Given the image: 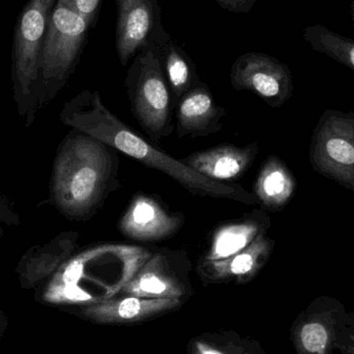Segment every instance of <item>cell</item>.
Wrapping results in <instances>:
<instances>
[{
	"label": "cell",
	"instance_id": "d4e9b609",
	"mask_svg": "<svg viewBox=\"0 0 354 354\" xmlns=\"http://www.w3.org/2000/svg\"><path fill=\"white\" fill-rule=\"evenodd\" d=\"M353 23H354V21H353Z\"/></svg>",
	"mask_w": 354,
	"mask_h": 354
},
{
	"label": "cell",
	"instance_id": "5bb4252c",
	"mask_svg": "<svg viewBox=\"0 0 354 354\" xmlns=\"http://www.w3.org/2000/svg\"><path fill=\"white\" fill-rule=\"evenodd\" d=\"M274 245V239L268 234L262 235L249 247L230 257L216 261L203 260L202 270L214 278H249L268 262Z\"/></svg>",
	"mask_w": 354,
	"mask_h": 354
},
{
	"label": "cell",
	"instance_id": "8992f818",
	"mask_svg": "<svg viewBox=\"0 0 354 354\" xmlns=\"http://www.w3.org/2000/svg\"><path fill=\"white\" fill-rule=\"evenodd\" d=\"M310 162L314 171L354 192V112L322 113L312 133Z\"/></svg>",
	"mask_w": 354,
	"mask_h": 354
},
{
	"label": "cell",
	"instance_id": "ffe728a7",
	"mask_svg": "<svg viewBox=\"0 0 354 354\" xmlns=\"http://www.w3.org/2000/svg\"><path fill=\"white\" fill-rule=\"evenodd\" d=\"M142 306L143 304L138 299L129 297L118 305V314L124 319H132L138 315L139 312L142 309Z\"/></svg>",
	"mask_w": 354,
	"mask_h": 354
},
{
	"label": "cell",
	"instance_id": "9a60e30c",
	"mask_svg": "<svg viewBox=\"0 0 354 354\" xmlns=\"http://www.w3.org/2000/svg\"><path fill=\"white\" fill-rule=\"evenodd\" d=\"M159 49L166 80L176 100V106L179 100L201 81L198 79L191 58L172 41L171 37L160 46Z\"/></svg>",
	"mask_w": 354,
	"mask_h": 354
},
{
	"label": "cell",
	"instance_id": "ac0fdd59",
	"mask_svg": "<svg viewBox=\"0 0 354 354\" xmlns=\"http://www.w3.org/2000/svg\"><path fill=\"white\" fill-rule=\"evenodd\" d=\"M91 26L97 22L103 0H66Z\"/></svg>",
	"mask_w": 354,
	"mask_h": 354
},
{
	"label": "cell",
	"instance_id": "2e32d148",
	"mask_svg": "<svg viewBox=\"0 0 354 354\" xmlns=\"http://www.w3.org/2000/svg\"><path fill=\"white\" fill-rule=\"evenodd\" d=\"M304 39L314 51L324 54L354 72V39L339 35L322 24L304 29Z\"/></svg>",
	"mask_w": 354,
	"mask_h": 354
},
{
	"label": "cell",
	"instance_id": "8fae6325",
	"mask_svg": "<svg viewBox=\"0 0 354 354\" xmlns=\"http://www.w3.org/2000/svg\"><path fill=\"white\" fill-rule=\"evenodd\" d=\"M176 133L179 138L210 136L223 129L224 107L216 105L212 91L204 83L189 89L176 104Z\"/></svg>",
	"mask_w": 354,
	"mask_h": 354
},
{
	"label": "cell",
	"instance_id": "52a82bcc",
	"mask_svg": "<svg viewBox=\"0 0 354 354\" xmlns=\"http://www.w3.org/2000/svg\"><path fill=\"white\" fill-rule=\"evenodd\" d=\"M116 52L122 66L145 48L160 46L170 39L162 22L158 0H115Z\"/></svg>",
	"mask_w": 354,
	"mask_h": 354
},
{
	"label": "cell",
	"instance_id": "e0dca14e",
	"mask_svg": "<svg viewBox=\"0 0 354 354\" xmlns=\"http://www.w3.org/2000/svg\"><path fill=\"white\" fill-rule=\"evenodd\" d=\"M301 341L309 353H322L328 343V333L322 324H307L301 330Z\"/></svg>",
	"mask_w": 354,
	"mask_h": 354
},
{
	"label": "cell",
	"instance_id": "5b68a950",
	"mask_svg": "<svg viewBox=\"0 0 354 354\" xmlns=\"http://www.w3.org/2000/svg\"><path fill=\"white\" fill-rule=\"evenodd\" d=\"M56 0H28L15 27L12 82L15 100L22 115L33 118L37 104V83L41 44Z\"/></svg>",
	"mask_w": 354,
	"mask_h": 354
},
{
	"label": "cell",
	"instance_id": "3957f363",
	"mask_svg": "<svg viewBox=\"0 0 354 354\" xmlns=\"http://www.w3.org/2000/svg\"><path fill=\"white\" fill-rule=\"evenodd\" d=\"M91 28L66 0H57L41 44L37 73L39 105L53 100L74 73Z\"/></svg>",
	"mask_w": 354,
	"mask_h": 354
},
{
	"label": "cell",
	"instance_id": "9c48e42d",
	"mask_svg": "<svg viewBox=\"0 0 354 354\" xmlns=\"http://www.w3.org/2000/svg\"><path fill=\"white\" fill-rule=\"evenodd\" d=\"M185 223V214L170 212L151 196L137 194L118 221V230L127 239L151 243L174 237Z\"/></svg>",
	"mask_w": 354,
	"mask_h": 354
},
{
	"label": "cell",
	"instance_id": "cb8c5ba5",
	"mask_svg": "<svg viewBox=\"0 0 354 354\" xmlns=\"http://www.w3.org/2000/svg\"><path fill=\"white\" fill-rule=\"evenodd\" d=\"M203 354H222V353H218V351H212V349H209V351H204Z\"/></svg>",
	"mask_w": 354,
	"mask_h": 354
},
{
	"label": "cell",
	"instance_id": "44dd1931",
	"mask_svg": "<svg viewBox=\"0 0 354 354\" xmlns=\"http://www.w3.org/2000/svg\"><path fill=\"white\" fill-rule=\"evenodd\" d=\"M18 216L10 209L8 202L0 195V237L2 235V225H16L18 223Z\"/></svg>",
	"mask_w": 354,
	"mask_h": 354
},
{
	"label": "cell",
	"instance_id": "603a6c76",
	"mask_svg": "<svg viewBox=\"0 0 354 354\" xmlns=\"http://www.w3.org/2000/svg\"><path fill=\"white\" fill-rule=\"evenodd\" d=\"M349 10H351V19H353V21H354V0H353V2H351V8H349Z\"/></svg>",
	"mask_w": 354,
	"mask_h": 354
},
{
	"label": "cell",
	"instance_id": "7402d4cb",
	"mask_svg": "<svg viewBox=\"0 0 354 354\" xmlns=\"http://www.w3.org/2000/svg\"><path fill=\"white\" fill-rule=\"evenodd\" d=\"M66 295L68 299H77V301H86L91 299V295H87L82 289L79 288L77 285H70L66 287Z\"/></svg>",
	"mask_w": 354,
	"mask_h": 354
},
{
	"label": "cell",
	"instance_id": "6da1fadb",
	"mask_svg": "<svg viewBox=\"0 0 354 354\" xmlns=\"http://www.w3.org/2000/svg\"><path fill=\"white\" fill-rule=\"evenodd\" d=\"M60 120L66 126L95 137L106 145L158 170L178 183L192 195L232 200L245 205L259 204L252 192L237 183H220L194 171L139 136L102 101L99 91H81L62 108Z\"/></svg>",
	"mask_w": 354,
	"mask_h": 354
},
{
	"label": "cell",
	"instance_id": "4fadbf2b",
	"mask_svg": "<svg viewBox=\"0 0 354 354\" xmlns=\"http://www.w3.org/2000/svg\"><path fill=\"white\" fill-rule=\"evenodd\" d=\"M297 180L286 164L272 155L266 160L255 185L254 195L268 212H280L295 196Z\"/></svg>",
	"mask_w": 354,
	"mask_h": 354
},
{
	"label": "cell",
	"instance_id": "ba28073f",
	"mask_svg": "<svg viewBox=\"0 0 354 354\" xmlns=\"http://www.w3.org/2000/svg\"><path fill=\"white\" fill-rule=\"evenodd\" d=\"M230 82L237 91H251L270 107L280 108L293 93L290 68L274 56L248 52L231 66Z\"/></svg>",
	"mask_w": 354,
	"mask_h": 354
},
{
	"label": "cell",
	"instance_id": "7a4b0ae2",
	"mask_svg": "<svg viewBox=\"0 0 354 354\" xmlns=\"http://www.w3.org/2000/svg\"><path fill=\"white\" fill-rule=\"evenodd\" d=\"M120 151L73 129L54 162L51 196L71 220H89L120 187Z\"/></svg>",
	"mask_w": 354,
	"mask_h": 354
},
{
	"label": "cell",
	"instance_id": "d6986e66",
	"mask_svg": "<svg viewBox=\"0 0 354 354\" xmlns=\"http://www.w3.org/2000/svg\"><path fill=\"white\" fill-rule=\"evenodd\" d=\"M223 10L234 14H247L255 6L257 0H214Z\"/></svg>",
	"mask_w": 354,
	"mask_h": 354
},
{
	"label": "cell",
	"instance_id": "277c9868",
	"mask_svg": "<svg viewBox=\"0 0 354 354\" xmlns=\"http://www.w3.org/2000/svg\"><path fill=\"white\" fill-rule=\"evenodd\" d=\"M127 93L133 115L153 142L174 132L171 91L166 80L158 46H151L134 56L127 72Z\"/></svg>",
	"mask_w": 354,
	"mask_h": 354
},
{
	"label": "cell",
	"instance_id": "7c38bea8",
	"mask_svg": "<svg viewBox=\"0 0 354 354\" xmlns=\"http://www.w3.org/2000/svg\"><path fill=\"white\" fill-rule=\"evenodd\" d=\"M272 220L264 209H254L241 218L221 224L212 232L204 260L216 261L230 257L268 234Z\"/></svg>",
	"mask_w": 354,
	"mask_h": 354
},
{
	"label": "cell",
	"instance_id": "30bf717a",
	"mask_svg": "<svg viewBox=\"0 0 354 354\" xmlns=\"http://www.w3.org/2000/svg\"><path fill=\"white\" fill-rule=\"evenodd\" d=\"M259 153L257 142L245 147L223 145L191 153L181 160L185 165L212 180L234 181L247 174Z\"/></svg>",
	"mask_w": 354,
	"mask_h": 354
}]
</instances>
